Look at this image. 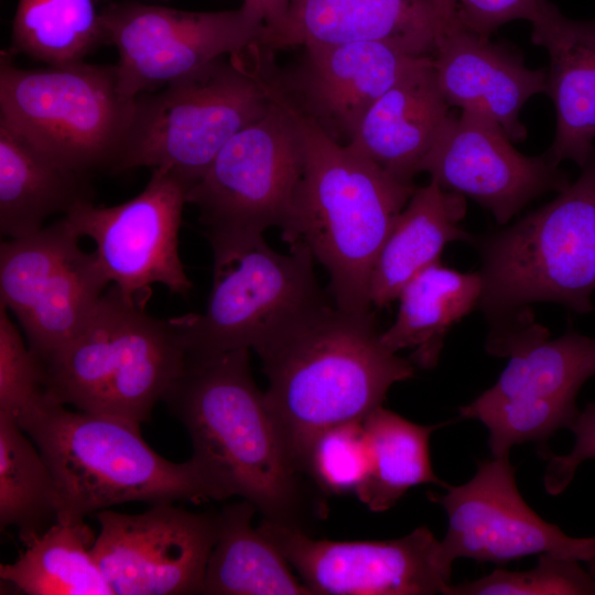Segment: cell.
I'll return each mask as SVG.
<instances>
[{
	"instance_id": "23",
	"label": "cell",
	"mask_w": 595,
	"mask_h": 595,
	"mask_svg": "<svg viewBox=\"0 0 595 595\" xmlns=\"http://www.w3.org/2000/svg\"><path fill=\"white\" fill-rule=\"evenodd\" d=\"M450 116L428 57L370 106L347 145L400 182L413 184Z\"/></svg>"
},
{
	"instance_id": "26",
	"label": "cell",
	"mask_w": 595,
	"mask_h": 595,
	"mask_svg": "<svg viewBox=\"0 0 595 595\" xmlns=\"http://www.w3.org/2000/svg\"><path fill=\"white\" fill-rule=\"evenodd\" d=\"M479 272L463 273L435 262L415 274L401 290L393 324L381 333L392 351L411 349L410 360L434 368L451 327L479 305Z\"/></svg>"
},
{
	"instance_id": "13",
	"label": "cell",
	"mask_w": 595,
	"mask_h": 595,
	"mask_svg": "<svg viewBox=\"0 0 595 595\" xmlns=\"http://www.w3.org/2000/svg\"><path fill=\"white\" fill-rule=\"evenodd\" d=\"M100 18L106 43L118 51V88L128 99L260 43L266 28L244 6L197 12L118 2L104 8Z\"/></svg>"
},
{
	"instance_id": "32",
	"label": "cell",
	"mask_w": 595,
	"mask_h": 595,
	"mask_svg": "<svg viewBox=\"0 0 595 595\" xmlns=\"http://www.w3.org/2000/svg\"><path fill=\"white\" fill-rule=\"evenodd\" d=\"M444 595H595V575L578 560L543 553L530 570L496 569L478 580L448 585Z\"/></svg>"
},
{
	"instance_id": "38",
	"label": "cell",
	"mask_w": 595,
	"mask_h": 595,
	"mask_svg": "<svg viewBox=\"0 0 595 595\" xmlns=\"http://www.w3.org/2000/svg\"><path fill=\"white\" fill-rule=\"evenodd\" d=\"M446 9L453 11L455 10V4L457 0H439Z\"/></svg>"
},
{
	"instance_id": "11",
	"label": "cell",
	"mask_w": 595,
	"mask_h": 595,
	"mask_svg": "<svg viewBox=\"0 0 595 595\" xmlns=\"http://www.w3.org/2000/svg\"><path fill=\"white\" fill-rule=\"evenodd\" d=\"M63 217L0 246V304L18 320L30 349L44 360L67 344L110 283L95 251Z\"/></svg>"
},
{
	"instance_id": "15",
	"label": "cell",
	"mask_w": 595,
	"mask_h": 595,
	"mask_svg": "<svg viewBox=\"0 0 595 595\" xmlns=\"http://www.w3.org/2000/svg\"><path fill=\"white\" fill-rule=\"evenodd\" d=\"M509 455L478 465L463 485H443L432 494L447 516V530L440 540V555L452 569L467 558L497 565L530 555L554 553L584 562L595 575V537L574 538L542 519L522 498Z\"/></svg>"
},
{
	"instance_id": "4",
	"label": "cell",
	"mask_w": 595,
	"mask_h": 595,
	"mask_svg": "<svg viewBox=\"0 0 595 595\" xmlns=\"http://www.w3.org/2000/svg\"><path fill=\"white\" fill-rule=\"evenodd\" d=\"M17 422L51 470L56 521L80 522L88 515L132 501L220 500L192 458L174 463L160 456L133 421L48 402Z\"/></svg>"
},
{
	"instance_id": "29",
	"label": "cell",
	"mask_w": 595,
	"mask_h": 595,
	"mask_svg": "<svg viewBox=\"0 0 595 595\" xmlns=\"http://www.w3.org/2000/svg\"><path fill=\"white\" fill-rule=\"evenodd\" d=\"M363 425L370 467L355 494L369 510L387 511L412 487L444 485L430 455V437L442 424H418L379 405L366 415Z\"/></svg>"
},
{
	"instance_id": "5",
	"label": "cell",
	"mask_w": 595,
	"mask_h": 595,
	"mask_svg": "<svg viewBox=\"0 0 595 595\" xmlns=\"http://www.w3.org/2000/svg\"><path fill=\"white\" fill-rule=\"evenodd\" d=\"M40 361L51 402L141 424L182 375L186 353L171 318L111 284L82 329Z\"/></svg>"
},
{
	"instance_id": "34",
	"label": "cell",
	"mask_w": 595,
	"mask_h": 595,
	"mask_svg": "<svg viewBox=\"0 0 595 595\" xmlns=\"http://www.w3.org/2000/svg\"><path fill=\"white\" fill-rule=\"evenodd\" d=\"M48 402L42 364L0 304V412L20 421Z\"/></svg>"
},
{
	"instance_id": "37",
	"label": "cell",
	"mask_w": 595,
	"mask_h": 595,
	"mask_svg": "<svg viewBox=\"0 0 595 595\" xmlns=\"http://www.w3.org/2000/svg\"><path fill=\"white\" fill-rule=\"evenodd\" d=\"M290 0H244L242 6L260 18L264 30L277 26L284 18Z\"/></svg>"
},
{
	"instance_id": "2",
	"label": "cell",
	"mask_w": 595,
	"mask_h": 595,
	"mask_svg": "<svg viewBox=\"0 0 595 595\" xmlns=\"http://www.w3.org/2000/svg\"><path fill=\"white\" fill-rule=\"evenodd\" d=\"M381 333L372 311L327 303L257 351L268 379L266 400L305 475L321 433L364 420L392 385L414 376L412 361L390 350Z\"/></svg>"
},
{
	"instance_id": "16",
	"label": "cell",
	"mask_w": 595,
	"mask_h": 595,
	"mask_svg": "<svg viewBox=\"0 0 595 595\" xmlns=\"http://www.w3.org/2000/svg\"><path fill=\"white\" fill-rule=\"evenodd\" d=\"M96 518L93 554L115 595L202 594L219 512L162 502L138 515L105 509Z\"/></svg>"
},
{
	"instance_id": "17",
	"label": "cell",
	"mask_w": 595,
	"mask_h": 595,
	"mask_svg": "<svg viewBox=\"0 0 595 595\" xmlns=\"http://www.w3.org/2000/svg\"><path fill=\"white\" fill-rule=\"evenodd\" d=\"M258 529L313 595H444L451 585L440 540L425 526L383 541L316 540L264 518Z\"/></svg>"
},
{
	"instance_id": "20",
	"label": "cell",
	"mask_w": 595,
	"mask_h": 595,
	"mask_svg": "<svg viewBox=\"0 0 595 595\" xmlns=\"http://www.w3.org/2000/svg\"><path fill=\"white\" fill-rule=\"evenodd\" d=\"M454 12L439 0H290L282 21L264 30V50L379 41L432 57Z\"/></svg>"
},
{
	"instance_id": "35",
	"label": "cell",
	"mask_w": 595,
	"mask_h": 595,
	"mask_svg": "<svg viewBox=\"0 0 595 595\" xmlns=\"http://www.w3.org/2000/svg\"><path fill=\"white\" fill-rule=\"evenodd\" d=\"M570 430L575 436L574 445L565 455H552L544 472V488L550 495H559L572 482L578 466L595 458V403L577 413Z\"/></svg>"
},
{
	"instance_id": "31",
	"label": "cell",
	"mask_w": 595,
	"mask_h": 595,
	"mask_svg": "<svg viewBox=\"0 0 595 595\" xmlns=\"http://www.w3.org/2000/svg\"><path fill=\"white\" fill-rule=\"evenodd\" d=\"M95 0H19L8 52L47 65L84 61L106 43Z\"/></svg>"
},
{
	"instance_id": "21",
	"label": "cell",
	"mask_w": 595,
	"mask_h": 595,
	"mask_svg": "<svg viewBox=\"0 0 595 595\" xmlns=\"http://www.w3.org/2000/svg\"><path fill=\"white\" fill-rule=\"evenodd\" d=\"M439 87L451 108L488 118L511 141L527 137L519 115L545 93L547 71L528 68L521 56L463 26L453 12L431 57Z\"/></svg>"
},
{
	"instance_id": "28",
	"label": "cell",
	"mask_w": 595,
	"mask_h": 595,
	"mask_svg": "<svg viewBox=\"0 0 595 595\" xmlns=\"http://www.w3.org/2000/svg\"><path fill=\"white\" fill-rule=\"evenodd\" d=\"M95 539L84 521H55L22 541L24 551L0 565V577L28 595H115L93 554Z\"/></svg>"
},
{
	"instance_id": "25",
	"label": "cell",
	"mask_w": 595,
	"mask_h": 595,
	"mask_svg": "<svg viewBox=\"0 0 595 595\" xmlns=\"http://www.w3.org/2000/svg\"><path fill=\"white\" fill-rule=\"evenodd\" d=\"M93 201L88 174L66 167L0 120V231L10 239L43 228L56 213Z\"/></svg>"
},
{
	"instance_id": "36",
	"label": "cell",
	"mask_w": 595,
	"mask_h": 595,
	"mask_svg": "<svg viewBox=\"0 0 595 595\" xmlns=\"http://www.w3.org/2000/svg\"><path fill=\"white\" fill-rule=\"evenodd\" d=\"M537 6L538 0H457L454 13L463 26L490 37L510 21H531Z\"/></svg>"
},
{
	"instance_id": "3",
	"label": "cell",
	"mask_w": 595,
	"mask_h": 595,
	"mask_svg": "<svg viewBox=\"0 0 595 595\" xmlns=\"http://www.w3.org/2000/svg\"><path fill=\"white\" fill-rule=\"evenodd\" d=\"M286 100L302 137L303 171L281 237L309 247L338 309L369 312L376 258L416 187L333 140Z\"/></svg>"
},
{
	"instance_id": "10",
	"label": "cell",
	"mask_w": 595,
	"mask_h": 595,
	"mask_svg": "<svg viewBox=\"0 0 595 595\" xmlns=\"http://www.w3.org/2000/svg\"><path fill=\"white\" fill-rule=\"evenodd\" d=\"M272 104L231 138L186 194L206 232H262L284 226L303 171V143L290 105L259 65Z\"/></svg>"
},
{
	"instance_id": "19",
	"label": "cell",
	"mask_w": 595,
	"mask_h": 595,
	"mask_svg": "<svg viewBox=\"0 0 595 595\" xmlns=\"http://www.w3.org/2000/svg\"><path fill=\"white\" fill-rule=\"evenodd\" d=\"M302 48L296 62L284 69H278L271 56V77L299 112L343 145L351 141L370 106L428 58L379 41Z\"/></svg>"
},
{
	"instance_id": "27",
	"label": "cell",
	"mask_w": 595,
	"mask_h": 595,
	"mask_svg": "<svg viewBox=\"0 0 595 595\" xmlns=\"http://www.w3.org/2000/svg\"><path fill=\"white\" fill-rule=\"evenodd\" d=\"M247 500L219 512V532L205 571L202 594L313 595L293 575L275 545L257 528Z\"/></svg>"
},
{
	"instance_id": "30",
	"label": "cell",
	"mask_w": 595,
	"mask_h": 595,
	"mask_svg": "<svg viewBox=\"0 0 595 595\" xmlns=\"http://www.w3.org/2000/svg\"><path fill=\"white\" fill-rule=\"evenodd\" d=\"M51 470L17 420L0 412V526L15 527L21 541L56 521Z\"/></svg>"
},
{
	"instance_id": "8",
	"label": "cell",
	"mask_w": 595,
	"mask_h": 595,
	"mask_svg": "<svg viewBox=\"0 0 595 595\" xmlns=\"http://www.w3.org/2000/svg\"><path fill=\"white\" fill-rule=\"evenodd\" d=\"M272 104L266 78L242 52L137 96L122 155L112 172L165 169L188 190L238 132L261 119Z\"/></svg>"
},
{
	"instance_id": "1",
	"label": "cell",
	"mask_w": 595,
	"mask_h": 595,
	"mask_svg": "<svg viewBox=\"0 0 595 595\" xmlns=\"http://www.w3.org/2000/svg\"><path fill=\"white\" fill-rule=\"evenodd\" d=\"M162 401L185 426L191 458L220 500L240 497L264 519L304 531L323 516V500L307 487L252 378L249 349L186 357Z\"/></svg>"
},
{
	"instance_id": "39",
	"label": "cell",
	"mask_w": 595,
	"mask_h": 595,
	"mask_svg": "<svg viewBox=\"0 0 595 595\" xmlns=\"http://www.w3.org/2000/svg\"><path fill=\"white\" fill-rule=\"evenodd\" d=\"M96 2L99 1V0H95Z\"/></svg>"
},
{
	"instance_id": "14",
	"label": "cell",
	"mask_w": 595,
	"mask_h": 595,
	"mask_svg": "<svg viewBox=\"0 0 595 595\" xmlns=\"http://www.w3.org/2000/svg\"><path fill=\"white\" fill-rule=\"evenodd\" d=\"M187 191L172 172L156 167L136 197L109 207L83 202L63 217L80 238L95 242L109 282L125 299L145 307L152 284L181 295L193 288L178 255Z\"/></svg>"
},
{
	"instance_id": "18",
	"label": "cell",
	"mask_w": 595,
	"mask_h": 595,
	"mask_svg": "<svg viewBox=\"0 0 595 595\" xmlns=\"http://www.w3.org/2000/svg\"><path fill=\"white\" fill-rule=\"evenodd\" d=\"M419 172L429 173L443 190L477 202L500 225L534 198L570 185L567 174L547 153L523 155L498 125L467 111L450 116Z\"/></svg>"
},
{
	"instance_id": "24",
	"label": "cell",
	"mask_w": 595,
	"mask_h": 595,
	"mask_svg": "<svg viewBox=\"0 0 595 595\" xmlns=\"http://www.w3.org/2000/svg\"><path fill=\"white\" fill-rule=\"evenodd\" d=\"M465 214L463 195L443 190L433 180L416 187L376 258L369 285L371 305L380 309L398 299L415 274L440 261L446 244L472 240L459 226Z\"/></svg>"
},
{
	"instance_id": "9",
	"label": "cell",
	"mask_w": 595,
	"mask_h": 595,
	"mask_svg": "<svg viewBox=\"0 0 595 595\" xmlns=\"http://www.w3.org/2000/svg\"><path fill=\"white\" fill-rule=\"evenodd\" d=\"M134 102L119 91L116 65L80 61L25 69L8 51L0 54V120L77 172L113 171Z\"/></svg>"
},
{
	"instance_id": "7",
	"label": "cell",
	"mask_w": 595,
	"mask_h": 595,
	"mask_svg": "<svg viewBox=\"0 0 595 595\" xmlns=\"http://www.w3.org/2000/svg\"><path fill=\"white\" fill-rule=\"evenodd\" d=\"M213 250V285L204 312L171 318L186 357L237 349L256 353L328 302L314 257L298 241L273 250L262 232H206Z\"/></svg>"
},
{
	"instance_id": "33",
	"label": "cell",
	"mask_w": 595,
	"mask_h": 595,
	"mask_svg": "<svg viewBox=\"0 0 595 595\" xmlns=\"http://www.w3.org/2000/svg\"><path fill=\"white\" fill-rule=\"evenodd\" d=\"M370 467L363 420L332 426L311 446L305 473L325 494L356 493Z\"/></svg>"
},
{
	"instance_id": "22",
	"label": "cell",
	"mask_w": 595,
	"mask_h": 595,
	"mask_svg": "<svg viewBox=\"0 0 595 595\" xmlns=\"http://www.w3.org/2000/svg\"><path fill=\"white\" fill-rule=\"evenodd\" d=\"M531 41L547 50L545 94L555 108V134L547 154L555 163L584 166L595 149V19L565 17L549 0H538Z\"/></svg>"
},
{
	"instance_id": "6",
	"label": "cell",
	"mask_w": 595,
	"mask_h": 595,
	"mask_svg": "<svg viewBox=\"0 0 595 595\" xmlns=\"http://www.w3.org/2000/svg\"><path fill=\"white\" fill-rule=\"evenodd\" d=\"M577 180L540 208L478 242L479 305L499 327L531 321L529 304L594 310L595 149Z\"/></svg>"
},
{
	"instance_id": "12",
	"label": "cell",
	"mask_w": 595,
	"mask_h": 595,
	"mask_svg": "<svg viewBox=\"0 0 595 595\" xmlns=\"http://www.w3.org/2000/svg\"><path fill=\"white\" fill-rule=\"evenodd\" d=\"M508 357L495 385L459 408L462 418L487 428L493 457L507 456L521 443L547 442L558 430L570 429L578 413L577 393L595 375V337L569 329L549 339L545 329Z\"/></svg>"
}]
</instances>
